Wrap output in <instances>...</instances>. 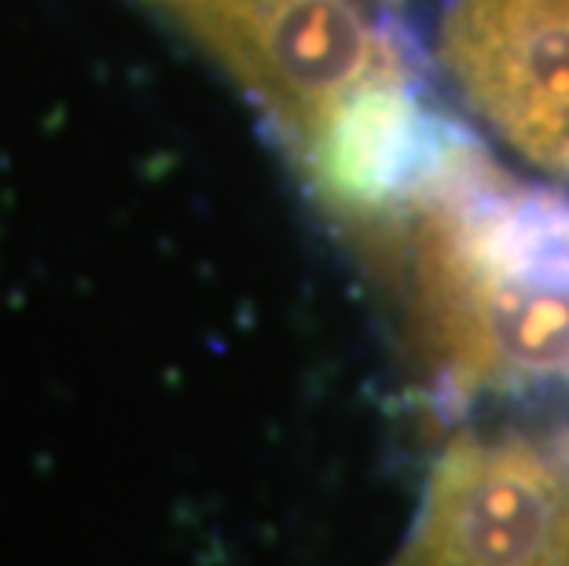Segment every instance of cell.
I'll return each mask as SVG.
<instances>
[{
  "instance_id": "cell-5",
  "label": "cell",
  "mask_w": 569,
  "mask_h": 566,
  "mask_svg": "<svg viewBox=\"0 0 569 566\" xmlns=\"http://www.w3.org/2000/svg\"><path fill=\"white\" fill-rule=\"evenodd\" d=\"M441 56L518 155L569 177V0H448Z\"/></svg>"
},
{
  "instance_id": "cell-4",
  "label": "cell",
  "mask_w": 569,
  "mask_h": 566,
  "mask_svg": "<svg viewBox=\"0 0 569 566\" xmlns=\"http://www.w3.org/2000/svg\"><path fill=\"white\" fill-rule=\"evenodd\" d=\"M481 140L422 100L411 78L353 92L295 151L306 180L335 221L365 250L397 232Z\"/></svg>"
},
{
  "instance_id": "cell-1",
  "label": "cell",
  "mask_w": 569,
  "mask_h": 566,
  "mask_svg": "<svg viewBox=\"0 0 569 566\" xmlns=\"http://www.w3.org/2000/svg\"><path fill=\"white\" fill-rule=\"evenodd\" d=\"M368 258L393 265L405 335L448 401L569 376V196L478 148Z\"/></svg>"
},
{
  "instance_id": "cell-2",
  "label": "cell",
  "mask_w": 569,
  "mask_h": 566,
  "mask_svg": "<svg viewBox=\"0 0 569 566\" xmlns=\"http://www.w3.org/2000/svg\"><path fill=\"white\" fill-rule=\"evenodd\" d=\"M213 56L290 151L353 92L411 78V59L357 0H151Z\"/></svg>"
},
{
  "instance_id": "cell-3",
  "label": "cell",
  "mask_w": 569,
  "mask_h": 566,
  "mask_svg": "<svg viewBox=\"0 0 569 566\" xmlns=\"http://www.w3.org/2000/svg\"><path fill=\"white\" fill-rule=\"evenodd\" d=\"M386 566H569V427L448 438Z\"/></svg>"
}]
</instances>
